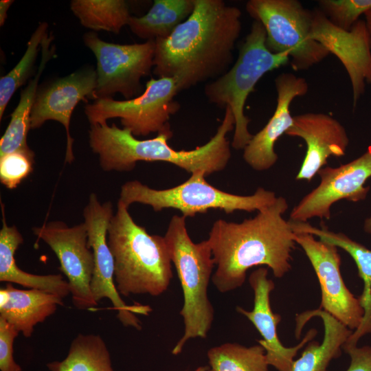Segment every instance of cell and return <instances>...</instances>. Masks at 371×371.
<instances>
[{
    "label": "cell",
    "mask_w": 371,
    "mask_h": 371,
    "mask_svg": "<svg viewBox=\"0 0 371 371\" xmlns=\"http://www.w3.org/2000/svg\"><path fill=\"white\" fill-rule=\"evenodd\" d=\"M192 14L166 38L155 40L153 73L176 80L179 91L214 80L232 65L241 12L222 0H194Z\"/></svg>",
    "instance_id": "6da1fadb"
},
{
    "label": "cell",
    "mask_w": 371,
    "mask_h": 371,
    "mask_svg": "<svg viewBox=\"0 0 371 371\" xmlns=\"http://www.w3.org/2000/svg\"><path fill=\"white\" fill-rule=\"evenodd\" d=\"M288 207L280 196L241 223L223 219L214 223L207 240L216 265L212 281L219 292L242 286L247 271L254 267L265 265L278 278L291 269L295 242L289 221L283 218Z\"/></svg>",
    "instance_id": "7a4b0ae2"
},
{
    "label": "cell",
    "mask_w": 371,
    "mask_h": 371,
    "mask_svg": "<svg viewBox=\"0 0 371 371\" xmlns=\"http://www.w3.org/2000/svg\"><path fill=\"white\" fill-rule=\"evenodd\" d=\"M231 109L225 107L223 119L214 135L204 145L190 150H176L168 144L170 131L157 133L152 139H138L131 131L115 124L91 126L89 142L99 157L101 168L109 171H131L139 161L170 163L190 174L203 172L205 176L225 169L231 157L227 134L234 129Z\"/></svg>",
    "instance_id": "3957f363"
},
{
    "label": "cell",
    "mask_w": 371,
    "mask_h": 371,
    "mask_svg": "<svg viewBox=\"0 0 371 371\" xmlns=\"http://www.w3.org/2000/svg\"><path fill=\"white\" fill-rule=\"evenodd\" d=\"M107 243L114 258L115 283L120 294L159 296L168 289L172 271L164 236L148 234L119 200L109 225Z\"/></svg>",
    "instance_id": "277c9868"
},
{
    "label": "cell",
    "mask_w": 371,
    "mask_h": 371,
    "mask_svg": "<svg viewBox=\"0 0 371 371\" xmlns=\"http://www.w3.org/2000/svg\"><path fill=\"white\" fill-rule=\"evenodd\" d=\"M186 218L174 215L164 235L183 295L179 314L183 319L184 333L172 350L175 355L181 352L188 340L207 337L214 318V307L207 295L215 265L212 249L208 240L199 243L192 240Z\"/></svg>",
    "instance_id": "5b68a950"
},
{
    "label": "cell",
    "mask_w": 371,
    "mask_h": 371,
    "mask_svg": "<svg viewBox=\"0 0 371 371\" xmlns=\"http://www.w3.org/2000/svg\"><path fill=\"white\" fill-rule=\"evenodd\" d=\"M265 41L264 27L254 21L234 65L223 75L207 83L204 88L210 102L231 109L235 120L232 146L237 150L244 149L253 137L248 130L250 119L244 112L249 95L266 73L289 61L288 54L269 51Z\"/></svg>",
    "instance_id": "8992f818"
},
{
    "label": "cell",
    "mask_w": 371,
    "mask_h": 371,
    "mask_svg": "<svg viewBox=\"0 0 371 371\" xmlns=\"http://www.w3.org/2000/svg\"><path fill=\"white\" fill-rule=\"evenodd\" d=\"M205 177L203 172H196L185 182L164 190L150 188L137 180L128 181L121 187L119 201L128 207L135 203L148 205L155 212L175 209L187 218L212 209L226 214L236 210L258 212L277 198L274 192L263 188H258L254 194L248 196L228 193L210 184Z\"/></svg>",
    "instance_id": "52a82bcc"
},
{
    "label": "cell",
    "mask_w": 371,
    "mask_h": 371,
    "mask_svg": "<svg viewBox=\"0 0 371 371\" xmlns=\"http://www.w3.org/2000/svg\"><path fill=\"white\" fill-rule=\"evenodd\" d=\"M246 10L266 32V47L273 53L291 58L295 70H306L330 54L321 43L312 38L313 11L297 0H249Z\"/></svg>",
    "instance_id": "ba28073f"
},
{
    "label": "cell",
    "mask_w": 371,
    "mask_h": 371,
    "mask_svg": "<svg viewBox=\"0 0 371 371\" xmlns=\"http://www.w3.org/2000/svg\"><path fill=\"white\" fill-rule=\"evenodd\" d=\"M179 92L175 79L152 78L139 96L124 100L98 98L85 105V113L91 126L103 125L108 120L117 117L123 128L135 137L147 136L171 130L170 117L180 109L175 99Z\"/></svg>",
    "instance_id": "9c48e42d"
},
{
    "label": "cell",
    "mask_w": 371,
    "mask_h": 371,
    "mask_svg": "<svg viewBox=\"0 0 371 371\" xmlns=\"http://www.w3.org/2000/svg\"><path fill=\"white\" fill-rule=\"evenodd\" d=\"M83 41L96 59L95 100L112 98L116 93L126 100L141 94V80L154 67L155 40L122 45L104 41L95 32H89L84 34Z\"/></svg>",
    "instance_id": "30bf717a"
},
{
    "label": "cell",
    "mask_w": 371,
    "mask_h": 371,
    "mask_svg": "<svg viewBox=\"0 0 371 371\" xmlns=\"http://www.w3.org/2000/svg\"><path fill=\"white\" fill-rule=\"evenodd\" d=\"M111 201L101 203L95 193L89 195L83 210L84 223L88 234V245L94 256V270L90 284L95 301L109 299L117 311V317L124 326L142 330V322L135 314L148 315L152 308L148 305H128L120 297L115 283V263L107 243V231L113 216Z\"/></svg>",
    "instance_id": "8fae6325"
},
{
    "label": "cell",
    "mask_w": 371,
    "mask_h": 371,
    "mask_svg": "<svg viewBox=\"0 0 371 371\" xmlns=\"http://www.w3.org/2000/svg\"><path fill=\"white\" fill-rule=\"evenodd\" d=\"M38 239L44 241L55 253L60 269L67 278L72 303L80 310L92 309L98 304L90 284L94 270L93 251L88 245L84 223L72 227L60 221H50L32 228Z\"/></svg>",
    "instance_id": "7c38bea8"
},
{
    "label": "cell",
    "mask_w": 371,
    "mask_h": 371,
    "mask_svg": "<svg viewBox=\"0 0 371 371\" xmlns=\"http://www.w3.org/2000/svg\"><path fill=\"white\" fill-rule=\"evenodd\" d=\"M294 240L305 252L318 278L322 292L319 309L330 314L354 331L361 325L364 310L360 300L345 284L337 247L314 236L294 232Z\"/></svg>",
    "instance_id": "4fadbf2b"
},
{
    "label": "cell",
    "mask_w": 371,
    "mask_h": 371,
    "mask_svg": "<svg viewBox=\"0 0 371 371\" xmlns=\"http://www.w3.org/2000/svg\"><path fill=\"white\" fill-rule=\"evenodd\" d=\"M319 184L293 208L290 221L307 222L317 217L330 218L332 205L342 199L358 202L366 199L369 187H364L371 177V146L359 157L339 167H325L318 172Z\"/></svg>",
    "instance_id": "5bb4252c"
},
{
    "label": "cell",
    "mask_w": 371,
    "mask_h": 371,
    "mask_svg": "<svg viewBox=\"0 0 371 371\" xmlns=\"http://www.w3.org/2000/svg\"><path fill=\"white\" fill-rule=\"evenodd\" d=\"M96 84L95 69L89 66L50 81L38 89L30 115L31 129L41 127L48 120L60 122L67 135L65 163L71 164L75 159L74 139L70 134L72 113L80 101L95 100Z\"/></svg>",
    "instance_id": "9a60e30c"
},
{
    "label": "cell",
    "mask_w": 371,
    "mask_h": 371,
    "mask_svg": "<svg viewBox=\"0 0 371 371\" xmlns=\"http://www.w3.org/2000/svg\"><path fill=\"white\" fill-rule=\"evenodd\" d=\"M268 269L261 267L254 270L249 277V283L254 291V308L247 311L236 307L238 313L245 316L255 326L262 339L257 340L266 351L269 366L278 371H291L294 357L306 344L316 335L317 330L311 329L295 346L286 348L280 342L277 333V326L281 316L274 313L270 304V293L275 288L274 282L267 278Z\"/></svg>",
    "instance_id": "2e32d148"
},
{
    "label": "cell",
    "mask_w": 371,
    "mask_h": 371,
    "mask_svg": "<svg viewBox=\"0 0 371 371\" xmlns=\"http://www.w3.org/2000/svg\"><path fill=\"white\" fill-rule=\"evenodd\" d=\"M286 135L304 139L306 155L295 179L310 181L330 157L346 153L349 139L345 128L335 118L322 113H306L293 117Z\"/></svg>",
    "instance_id": "e0dca14e"
},
{
    "label": "cell",
    "mask_w": 371,
    "mask_h": 371,
    "mask_svg": "<svg viewBox=\"0 0 371 371\" xmlns=\"http://www.w3.org/2000/svg\"><path fill=\"white\" fill-rule=\"evenodd\" d=\"M275 85L277 91L276 110L267 124L253 135L243 149L245 161L257 171L269 170L276 163L278 156L274 149L275 144L293 124L290 105L294 98L304 95L308 89L304 78L291 73L278 76Z\"/></svg>",
    "instance_id": "ac0fdd59"
},
{
    "label": "cell",
    "mask_w": 371,
    "mask_h": 371,
    "mask_svg": "<svg viewBox=\"0 0 371 371\" xmlns=\"http://www.w3.org/2000/svg\"><path fill=\"white\" fill-rule=\"evenodd\" d=\"M63 304L60 297L39 289H19L12 283L0 289V317L25 337H30L34 326Z\"/></svg>",
    "instance_id": "d6986e66"
},
{
    "label": "cell",
    "mask_w": 371,
    "mask_h": 371,
    "mask_svg": "<svg viewBox=\"0 0 371 371\" xmlns=\"http://www.w3.org/2000/svg\"><path fill=\"white\" fill-rule=\"evenodd\" d=\"M314 317L323 321L322 342L309 341L301 357L293 361L291 371H328L329 363L341 355L343 345L353 332L328 313L317 308L297 315L295 336L300 337L304 325Z\"/></svg>",
    "instance_id": "ffe728a7"
},
{
    "label": "cell",
    "mask_w": 371,
    "mask_h": 371,
    "mask_svg": "<svg viewBox=\"0 0 371 371\" xmlns=\"http://www.w3.org/2000/svg\"><path fill=\"white\" fill-rule=\"evenodd\" d=\"M2 227L0 230V281L14 283L30 289H39L61 298L70 294L67 280L60 274L36 275L21 269L16 263L14 254L23 243V238L13 225L5 220L4 204L1 202Z\"/></svg>",
    "instance_id": "44dd1931"
},
{
    "label": "cell",
    "mask_w": 371,
    "mask_h": 371,
    "mask_svg": "<svg viewBox=\"0 0 371 371\" xmlns=\"http://www.w3.org/2000/svg\"><path fill=\"white\" fill-rule=\"evenodd\" d=\"M289 221L294 232L316 236L322 241L341 248L352 258L358 269V275L363 282V292L359 299L364 310L361 324L354 330L352 337L359 340L365 335L371 333V250L346 234L330 231L324 225L318 228L308 222Z\"/></svg>",
    "instance_id": "7402d4cb"
},
{
    "label": "cell",
    "mask_w": 371,
    "mask_h": 371,
    "mask_svg": "<svg viewBox=\"0 0 371 371\" xmlns=\"http://www.w3.org/2000/svg\"><path fill=\"white\" fill-rule=\"evenodd\" d=\"M52 32L48 33L41 45V58L34 77L21 91L17 106L11 114L8 126L0 139V156L16 150L33 151L28 146L27 136L30 127V115L39 88L38 82L47 64L55 54Z\"/></svg>",
    "instance_id": "603a6c76"
},
{
    "label": "cell",
    "mask_w": 371,
    "mask_h": 371,
    "mask_svg": "<svg viewBox=\"0 0 371 371\" xmlns=\"http://www.w3.org/2000/svg\"><path fill=\"white\" fill-rule=\"evenodd\" d=\"M194 8V0H155L146 14L131 16L127 25L142 39L166 38L188 18Z\"/></svg>",
    "instance_id": "cb8c5ba5"
},
{
    "label": "cell",
    "mask_w": 371,
    "mask_h": 371,
    "mask_svg": "<svg viewBox=\"0 0 371 371\" xmlns=\"http://www.w3.org/2000/svg\"><path fill=\"white\" fill-rule=\"evenodd\" d=\"M46 366L50 371H114L106 343L95 334L79 333L63 361L49 362Z\"/></svg>",
    "instance_id": "d4e9b609"
},
{
    "label": "cell",
    "mask_w": 371,
    "mask_h": 371,
    "mask_svg": "<svg viewBox=\"0 0 371 371\" xmlns=\"http://www.w3.org/2000/svg\"><path fill=\"white\" fill-rule=\"evenodd\" d=\"M70 8L82 25L93 31L118 34L131 16L124 0H73Z\"/></svg>",
    "instance_id": "484cf974"
},
{
    "label": "cell",
    "mask_w": 371,
    "mask_h": 371,
    "mask_svg": "<svg viewBox=\"0 0 371 371\" xmlns=\"http://www.w3.org/2000/svg\"><path fill=\"white\" fill-rule=\"evenodd\" d=\"M207 356L208 371H269L265 349L259 344L225 343L209 349Z\"/></svg>",
    "instance_id": "4316f807"
},
{
    "label": "cell",
    "mask_w": 371,
    "mask_h": 371,
    "mask_svg": "<svg viewBox=\"0 0 371 371\" xmlns=\"http://www.w3.org/2000/svg\"><path fill=\"white\" fill-rule=\"evenodd\" d=\"M48 34V24L41 23L32 34L26 50L19 63L7 74L0 78V120L15 91L30 78L34 71L35 62L42 42Z\"/></svg>",
    "instance_id": "83f0119b"
},
{
    "label": "cell",
    "mask_w": 371,
    "mask_h": 371,
    "mask_svg": "<svg viewBox=\"0 0 371 371\" xmlns=\"http://www.w3.org/2000/svg\"><path fill=\"white\" fill-rule=\"evenodd\" d=\"M319 10L337 28L349 32L360 15L371 8V0H321Z\"/></svg>",
    "instance_id": "f1b7e54d"
},
{
    "label": "cell",
    "mask_w": 371,
    "mask_h": 371,
    "mask_svg": "<svg viewBox=\"0 0 371 371\" xmlns=\"http://www.w3.org/2000/svg\"><path fill=\"white\" fill-rule=\"evenodd\" d=\"M34 151L16 150L0 156V181L5 187L16 188L33 170Z\"/></svg>",
    "instance_id": "f546056e"
},
{
    "label": "cell",
    "mask_w": 371,
    "mask_h": 371,
    "mask_svg": "<svg viewBox=\"0 0 371 371\" xmlns=\"http://www.w3.org/2000/svg\"><path fill=\"white\" fill-rule=\"evenodd\" d=\"M19 331L0 317V370L22 371L21 367L16 363L13 356V346L15 338Z\"/></svg>",
    "instance_id": "4dcf8cb0"
},
{
    "label": "cell",
    "mask_w": 371,
    "mask_h": 371,
    "mask_svg": "<svg viewBox=\"0 0 371 371\" xmlns=\"http://www.w3.org/2000/svg\"><path fill=\"white\" fill-rule=\"evenodd\" d=\"M342 349L350 357V363L346 371H371V346H344Z\"/></svg>",
    "instance_id": "1f68e13d"
},
{
    "label": "cell",
    "mask_w": 371,
    "mask_h": 371,
    "mask_svg": "<svg viewBox=\"0 0 371 371\" xmlns=\"http://www.w3.org/2000/svg\"><path fill=\"white\" fill-rule=\"evenodd\" d=\"M13 2L12 0H1L0 1V26L3 25L7 18L8 10Z\"/></svg>",
    "instance_id": "d6a6232c"
},
{
    "label": "cell",
    "mask_w": 371,
    "mask_h": 371,
    "mask_svg": "<svg viewBox=\"0 0 371 371\" xmlns=\"http://www.w3.org/2000/svg\"><path fill=\"white\" fill-rule=\"evenodd\" d=\"M366 25L371 37V8L365 12Z\"/></svg>",
    "instance_id": "836d02e7"
},
{
    "label": "cell",
    "mask_w": 371,
    "mask_h": 371,
    "mask_svg": "<svg viewBox=\"0 0 371 371\" xmlns=\"http://www.w3.org/2000/svg\"><path fill=\"white\" fill-rule=\"evenodd\" d=\"M363 229L366 233L371 235V216L366 219Z\"/></svg>",
    "instance_id": "e575fe53"
},
{
    "label": "cell",
    "mask_w": 371,
    "mask_h": 371,
    "mask_svg": "<svg viewBox=\"0 0 371 371\" xmlns=\"http://www.w3.org/2000/svg\"><path fill=\"white\" fill-rule=\"evenodd\" d=\"M209 368V366H200L197 368L194 371H208Z\"/></svg>",
    "instance_id": "d590c367"
}]
</instances>
